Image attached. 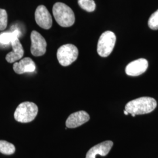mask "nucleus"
Returning a JSON list of instances; mask_svg holds the SVG:
<instances>
[{
    "label": "nucleus",
    "mask_w": 158,
    "mask_h": 158,
    "mask_svg": "<svg viewBox=\"0 0 158 158\" xmlns=\"http://www.w3.org/2000/svg\"><path fill=\"white\" fill-rule=\"evenodd\" d=\"M79 51L76 46L66 44L60 46L57 52V58L63 66L70 65L77 59Z\"/></svg>",
    "instance_id": "nucleus-4"
},
{
    "label": "nucleus",
    "mask_w": 158,
    "mask_h": 158,
    "mask_svg": "<svg viewBox=\"0 0 158 158\" xmlns=\"http://www.w3.org/2000/svg\"><path fill=\"white\" fill-rule=\"evenodd\" d=\"M38 113V107L35 103L23 102L16 108L14 113V118L19 123H28L36 118Z\"/></svg>",
    "instance_id": "nucleus-3"
},
{
    "label": "nucleus",
    "mask_w": 158,
    "mask_h": 158,
    "mask_svg": "<svg viewBox=\"0 0 158 158\" xmlns=\"http://www.w3.org/2000/svg\"><path fill=\"white\" fill-rule=\"evenodd\" d=\"M116 42L115 35L111 31H106L100 37L97 44V53L100 56L107 57L111 53Z\"/></svg>",
    "instance_id": "nucleus-5"
},
{
    "label": "nucleus",
    "mask_w": 158,
    "mask_h": 158,
    "mask_svg": "<svg viewBox=\"0 0 158 158\" xmlns=\"http://www.w3.org/2000/svg\"><path fill=\"white\" fill-rule=\"evenodd\" d=\"M13 69L16 73L19 74L27 72H34L36 69V65L32 59L25 57L19 62L14 63Z\"/></svg>",
    "instance_id": "nucleus-11"
},
{
    "label": "nucleus",
    "mask_w": 158,
    "mask_h": 158,
    "mask_svg": "<svg viewBox=\"0 0 158 158\" xmlns=\"http://www.w3.org/2000/svg\"><path fill=\"white\" fill-rule=\"evenodd\" d=\"M90 119V115L85 111H80L70 114L66 121V127L75 128L87 123Z\"/></svg>",
    "instance_id": "nucleus-9"
},
{
    "label": "nucleus",
    "mask_w": 158,
    "mask_h": 158,
    "mask_svg": "<svg viewBox=\"0 0 158 158\" xmlns=\"http://www.w3.org/2000/svg\"><path fill=\"white\" fill-rule=\"evenodd\" d=\"M21 35V32L15 29L11 32H4L0 34V44L2 45H8L11 44L14 40L18 38Z\"/></svg>",
    "instance_id": "nucleus-13"
},
{
    "label": "nucleus",
    "mask_w": 158,
    "mask_h": 158,
    "mask_svg": "<svg viewBox=\"0 0 158 158\" xmlns=\"http://www.w3.org/2000/svg\"><path fill=\"white\" fill-rule=\"evenodd\" d=\"M148 26L153 30L158 29V10L155 12L148 20Z\"/></svg>",
    "instance_id": "nucleus-16"
},
{
    "label": "nucleus",
    "mask_w": 158,
    "mask_h": 158,
    "mask_svg": "<svg viewBox=\"0 0 158 158\" xmlns=\"http://www.w3.org/2000/svg\"><path fill=\"white\" fill-rule=\"evenodd\" d=\"M148 67L145 59H139L130 63L125 68V73L130 76H138L145 73Z\"/></svg>",
    "instance_id": "nucleus-8"
},
{
    "label": "nucleus",
    "mask_w": 158,
    "mask_h": 158,
    "mask_svg": "<svg viewBox=\"0 0 158 158\" xmlns=\"http://www.w3.org/2000/svg\"><path fill=\"white\" fill-rule=\"evenodd\" d=\"M35 18L36 23L45 29L51 28L52 25V18L51 14L45 6H38L35 11Z\"/></svg>",
    "instance_id": "nucleus-7"
},
{
    "label": "nucleus",
    "mask_w": 158,
    "mask_h": 158,
    "mask_svg": "<svg viewBox=\"0 0 158 158\" xmlns=\"http://www.w3.org/2000/svg\"><path fill=\"white\" fill-rule=\"evenodd\" d=\"M15 151V146L8 142L0 140V152L4 155H10Z\"/></svg>",
    "instance_id": "nucleus-14"
},
{
    "label": "nucleus",
    "mask_w": 158,
    "mask_h": 158,
    "mask_svg": "<svg viewBox=\"0 0 158 158\" xmlns=\"http://www.w3.org/2000/svg\"><path fill=\"white\" fill-rule=\"evenodd\" d=\"M8 23V15L5 10L0 8V31H3L6 28Z\"/></svg>",
    "instance_id": "nucleus-17"
},
{
    "label": "nucleus",
    "mask_w": 158,
    "mask_h": 158,
    "mask_svg": "<svg viewBox=\"0 0 158 158\" xmlns=\"http://www.w3.org/2000/svg\"><path fill=\"white\" fill-rule=\"evenodd\" d=\"M111 141H106L92 147L86 154L85 158H96L97 155L105 156L110 152L113 146Z\"/></svg>",
    "instance_id": "nucleus-10"
},
{
    "label": "nucleus",
    "mask_w": 158,
    "mask_h": 158,
    "mask_svg": "<svg viewBox=\"0 0 158 158\" xmlns=\"http://www.w3.org/2000/svg\"><path fill=\"white\" fill-rule=\"evenodd\" d=\"M31 52L34 56H41L46 53L47 43L45 38L40 34L33 31L31 34Z\"/></svg>",
    "instance_id": "nucleus-6"
},
{
    "label": "nucleus",
    "mask_w": 158,
    "mask_h": 158,
    "mask_svg": "<svg viewBox=\"0 0 158 158\" xmlns=\"http://www.w3.org/2000/svg\"><path fill=\"white\" fill-rule=\"evenodd\" d=\"M11 44L13 50L6 55V59L8 62L12 63L21 59L23 57L24 55V51L23 45H21L18 38L14 40Z\"/></svg>",
    "instance_id": "nucleus-12"
},
{
    "label": "nucleus",
    "mask_w": 158,
    "mask_h": 158,
    "mask_svg": "<svg viewBox=\"0 0 158 158\" xmlns=\"http://www.w3.org/2000/svg\"><path fill=\"white\" fill-rule=\"evenodd\" d=\"M53 14L57 23L62 27H71L75 22L73 10L64 3H55L53 6Z\"/></svg>",
    "instance_id": "nucleus-2"
},
{
    "label": "nucleus",
    "mask_w": 158,
    "mask_h": 158,
    "mask_svg": "<svg viewBox=\"0 0 158 158\" xmlns=\"http://www.w3.org/2000/svg\"><path fill=\"white\" fill-rule=\"evenodd\" d=\"M79 6L87 12H93L95 10L96 3L93 0H78Z\"/></svg>",
    "instance_id": "nucleus-15"
},
{
    "label": "nucleus",
    "mask_w": 158,
    "mask_h": 158,
    "mask_svg": "<svg viewBox=\"0 0 158 158\" xmlns=\"http://www.w3.org/2000/svg\"><path fill=\"white\" fill-rule=\"evenodd\" d=\"M157 106V102L152 97H142L128 102L125 110L135 117L136 115H142L151 113Z\"/></svg>",
    "instance_id": "nucleus-1"
},
{
    "label": "nucleus",
    "mask_w": 158,
    "mask_h": 158,
    "mask_svg": "<svg viewBox=\"0 0 158 158\" xmlns=\"http://www.w3.org/2000/svg\"><path fill=\"white\" fill-rule=\"evenodd\" d=\"M124 113L125 115H126L129 114V113H128V112H127V111L125 110L124 111Z\"/></svg>",
    "instance_id": "nucleus-18"
}]
</instances>
